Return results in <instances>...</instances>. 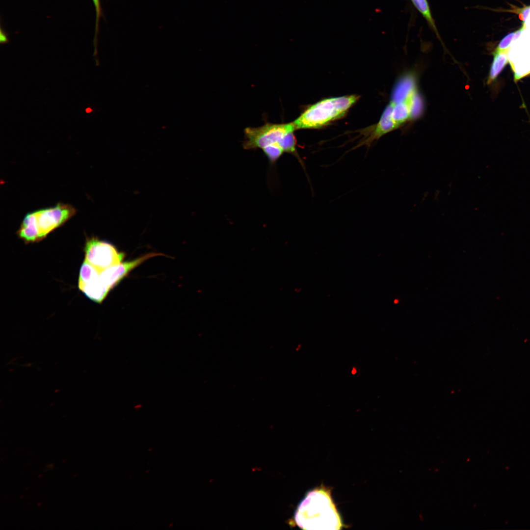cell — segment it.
Instances as JSON below:
<instances>
[{"mask_svg":"<svg viewBox=\"0 0 530 530\" xmlns=\"http://www.w3.org/2000/svg\"><path fill=\"white\" fill-rule=\"evenodd\" d=\"M295 130L292 122L279 124L266 122L258 127H247L244 130L243 147L246 150L260 149L262 151L270 147L278 148L284 153L293 155L301 161L296 147Z\"/></svg>","mask_w":530,"mask_h":530,"instance_id":"obj_3","label":"cell"},{"mask_svg":"<svg viewBox=\"0 0 530 530\" xmlns=\"http://www.w3.org/2000/svg\"><path fill=\"white\" fill-rule=\"evenodd\" d=\"M525 28H526L525 24L523 23V25H522V26L518 30H517L515 32H514V36L513 40H516L520 36L521 33L525 29Z\"/></svg>","mask_w":530,"mask_h":530,"instance_id":"obj_16","label":"cell"},{"mask_svg":"<svg viewBox=\"0 0 530 530\" xmlns=\"http://www.w3.org/2000/svg\"><path fill=\"white\" fill-rule=\"evenodd\" d=\"M84 252L85 261L100 272L120 263L125 257L113 245L96 237L87 238Z\"/></svg>","mask_w":530,"mask_h":530,"instance_id":"obj_5","label":"cell"},{"mask_svg":"<svg viewBox=\"0 0 530 530\" xmlns=\"http://www.w3.org/2000/svg\"><path fill=\"white\" fill-rule=\"evenodd\" d=\"M390 103L392 105L391 117L399 127L418 117L423 110V103L417 85L399 100L391 101Z\"/></svg>","mask_w":530,"mask_h":530,"instance_id":"obj_6","label":"cell"},{"mask_svg":"<svg viewBox=\"0 0 530 530\" xmlns=\"http://www.w3.org/2000/svg\"><path fill=\"white\" fill-rule=\"evenodd\" d=\"M93 4L95 6V13H96V25H95V40H96V36L99 31V24L100 18L102 16V12L100 4V0H92Z\"/></svg>","mask_w":530,"mask_h":530,"instance_id":"obj_14","label":"cell"},{"mask_svg":"<svg viewBox=\"0 0 530 530\" xmlns=\"http://www.w3.org/2000/svg\"><path fill=\"white\" fill-rule=\"evenodd\" d=\"M100 272L94 266L84 261L80 272L79 285H84L99 278Z\"/></svg>","mask_w":530,"mask_h":530,"instance_id":"obj_11","label":"cell"},{"mask_svg":"<svg viewBox=\"0 0 530 530\" xmlns=\"http://www.w3.org/2000/svg\"><path fill=\"white\" fill-rule=\"evenodd\" d=\"M294 520L297 526L306 530H338L343 527L331 491L324 486L306 494L296 509Z\"/></svg>","mask_w":530,"mask_h":530,"instance_id":"obj_1","label":"cell"},{"mask_svg":"<svg viewBox=\"0 0 530 530\" xmlns=\"http://www.w3.org/2000/svg\"><path fill=\"white\" fill-rule=\"evenodd\" d=\"M359 98L354 95L323 100L308 107L292 123L295 130L322 127L345 114Z\"/></svg>","mask_w":530,"mask_h":530,"instance_id":"obj_4","label":"cell"},{"mask_svg":"<svg viewBox=\"0 0 530 530\" xmlns=\"http://www.w3.org/2000/svg\"><path fill=\"white\" fill-rule=\"evenodd\" d=\"M356 372H357L356 369L354 367H353V368H352V369L351 370V373L352 374H356Z\"/></svg>","mask_w":530,"mask_h":530,"instance_id":"obj_17","label":"cell"},{"mask_svg":"<svg viewBox=\"0 0 530 530\" xmlns=\"http://www.w3.org/2000/svg\"><path fill=\"white\" fill-rule=\"evenodd\" d=\"M514 32H511L504 36L500 42L496 50L500 51L506 52V50L513 40Z\"/></svg>","mask_w":530,"mask_h":530,"instance_id":"obj_13","label":"cell"},{"mask_svg":"<svg viewBox=\"0 0 530 530\" xmlns=\"http://www.w3.org/2000/svg\"><path fill=\"white\" fill-rule=\"evenodd\" d=\"M79 288L87 297L97 303H101L110 290L100 278L84 285H79Z\"/></svg>","mask_w":530,"mask_h":530,"instance_id":"obj_9","label":"cell"},{"mask_svg":"<svg viewBox=\"0 0 530 530\" xmlns=\"http://www.w3.org/2000/svg\"><path fill=\"white\" fill-rule=\"evenodd\" d=\"M77 210L71 205L58 203L55 205L27 213L17 234L28 243L39 241L74 216Z\"/></svg>","mask_w":530,"mask_h":530,"instance_id":"obj_2","label":"cell"},{"mask_svg":"<svg viewBox=\"0 0 530 530\" xmlns=\"http://www.w3.org/2000/svg\"><path fill=\"white\" fill-rule=\"evenodd\" d=\"M416 8L424 17L429 26L437 33L434 19L427 0H411Z\"/></svg>","mask_w":530,"mask_h":530,"instance_id":"obj_12","label":"cell"},{"mask_svg":"<svg viewBox=\"0 0 530 530\" xmlns=\"http://www.w3.org/2000/svg\"><path fill=\"white\" fill-rule=\"evenodd\" d=\"M519 13V19L525 23L530 12V6H526L520 10Z\"/></svg>","mask_w":530,"mask_h":530,"instance_id":"obj_15","label":"cell"},{"mask_svg":"<svg viewBox=\"0 0 530 530\" xmlns=\"http://www.w3.org/2000/svg\"><path fill=\"white\" fill-rule=\"evenodd\" d=\"M161 255L160 253H151L134 260L121 262L102 271L100 273L99 278L111 289L117 285L131 271L143 262L150 258Z\"/></svg>","mask_w":530,"mask_h":530,"instance_id":"obj_7","label":"cell"},{"mask_svg":"<svg viewBox=\"0 0 530 530\" xmlns=\"http://www.w3.org/2000/svg\"><path fill=\"white\" fill-rule=\"evenodd\" d=\"M493 54L494 58L489 73L488 83H491L497 78L508 61L506 52L500 51L496 49Z\"/></svg>","mask_w":530,"mask_h":530,"instance_id":"obj_10","label":"cell"},{"mask_svg":"<svg viewBox=\"0 0 530 530\" xmlns=\"http://www.w3.org/2000/svg\"><path fill=\"white\" fill-rule=\"evenodd\" d=\"M392 109V105L390 103L383 111L379 121L375 127L373 132L367 136L366 139L361 141L356 147L362 145L370 146L374 140L399 128L391 117Z\"/></svg>","mask_w":530,"mask_h":530,"instance_id":"obj_8","label":"cell"}]
</instances>
